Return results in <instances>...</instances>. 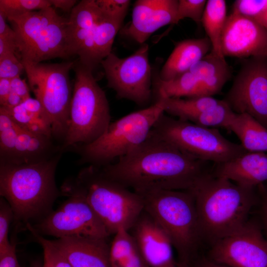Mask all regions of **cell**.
I'll return each instance as SVG.
<instances>
[{
    "instance_id": "cell-1",
    "label": "cell",
    "mask_w": 267,
    "mask_h": 267,
    "mask_svg": "<svg viewBox=\"0 0 267 267\" xmlns=\"http://www.w3.org/2000/svg\"><path fill=\"white\" fill-rule=\"evenodd\" d=\"M208 162L183 152L151 131L138 146L101 168L108 177L140 194L156 190H191L210 174Z\"/></svg>"
},
{
    "instance_id": "cell-2",
    "label": "cell",
    "mask_w": 267,
    "mask_h": 267,
    "mask_svg": "<svg viewBox=\"0 0 267 267\" xmlns=\"http://www.w3.org/2000/svg\"><path fill=\"white\" fill-rule=\"evenodd\" d=\"M201 238L212 244L233 235L247 224L254 205L253 190L210 174L191 190Z\"/></svg>"
},
{
    "instance_id": "cell-3",
    "label": "cell",
    "mask_w": 267,
    "mask_h": 267,
    "mask_svg": "<svg viewBox=\"0 0 267 267\" xmlns=\"http://www.w3.org/2000/svg\"><path fill=\"white\" fill-rule=\"evenodd\" d=\"M61 193L84 199L110 235L123 229L129 230L144 211L140 195L108 177L101 168L92 165L66 180Z\"/></svg>"
},
{
    "instance_id": "cell-4",
    "label": "cell",
    "mask_w": 267,
    "mask_h": 267,
    "mask_svg": "<svg viewBox=\"0 0 267 267\" xmlns=\"http://www.w3.org/2000/svg\"><path fill=\"white\" fill-rule=\"evenodd\" d=\"M62 153L38 163H0V194L10 205L15 220L27 223L51 211L60 193L55 174Z\"/></svg>"
},
{
    "instance_id": "cell-5",
    "label": "cell",
    "mask_w": 267,
    "mask_h": 267,
    "mask_svg": "<svg viewBox=\"0 0 267 267\" xmlns=\"http://www.w3.org/2000/svg\"><path fill=\"white\" fill-rule=\"evenodd\" d=\"M139 194L144 210L168 235L181 262L188 264L202 239L192 191L156 190Z\"/></svg>"
},
{
    "instance_id": "cell-6",
    "label": "cell",
    "mask_w": 267,
    "mask_h": 267,
    "mask_svg": "<svg viewBox=\"0 0 267 267\" xmlns=\"http://www.w3.org/2000/svg\"><path fill=\"white\" fill-rule=\"evenodd\" d=\"M75 80L68 132L62 149L90 143L98 138L111 123L106 94L93 75V70L78 59L73 67Z\"/></svg>"
},
{
    "instance_id": "cell-7",
    "label": "cell",
    "mask_w": 267,
    "mask_h": 267,
    "mask_svg": "<svg viewBox=\"0 0 267 267\" xmlns=\"http://www.w3.org/2000/svg\"><path fill=\"white\" fill-rule=\"evenodd\" d=\"M164 113V102L158 99L147 107L111 122L93 142L74 146L78 149L81 162L99 168L113 163L142 143Z\"/></svg>"
},
{
    "instance_id": "cell-8",
    "label": "cell",
    "mask_w": 267,
    "mask_h": 267,
    "mask_svg": "<svg viewBox=\"0 0 267 267\" xmlns=\"http://www.w3.org/2000/svg\"><path fill=\"white\" fill-rule=\"evenodd\" d=\"M17 36V55L33 63L55 58L70 57L68 18L50 6L9 18Z\"/></svg>"
},
{
    "instance_id": "cell-9",
    "label": "cell",
    "mask_w": 267,
    "mask_h": 267,
    "mask_svg": "<svg viewBox=\"0 0 267 267\" xmlns=\"http://www.w3.org/2000/svg\"><path fill=\"white\" fill-rule=\"evenodd\" d=\"M151 132L195 159L216 164L247 152L241 144L228 140L215 128L201 126L165 113L156 121Z\"/></svg>"
},
{
    "instance_id": "cell-10",
    "label": "cell",
    "mask_w": 267,
    "mask_h": 267,
    "mask_svg": "<svg viewBox=\"0 0 267 267\" xmlns=\"http://www.w3.org/2000/svg\"><path fill=\"white\" fill-rule=\"evenodd\" d=\"M21 61L29 88L41 103L50 120L53 138L63 143L69 123L73 92L70 71L73 69L74 61L59 63Z\"/></svg>"
},
{
    "instance_id": "cell-11",
    "label": "cell",
    "mask_w": 267,
    "mask_h": 267,
    "mask_svg": "<svg viewBox=\"0 0 267 267\" xmlns=\"http://www.w3.org/2000/svg\"><path fill=\"white\" fill-rule=\"evenodd\" d=\"M149 46L143 44L132 55L120 58L111 52L103 60L107 86L118 97L144 106L153 97L151 68L148 58Z\"/></svg>"
},
{
    "instance_id": "cell-12",
    "label": "cell",
    "mask_w": 267,
    "mask_h": 267,
    "mask_svg": "<svg viewBox=\"0 0 267 267\" xmlns=\"http://www.w3.org/2000/svg\"><path fill=\"white\" fill-rule=\"evenodd\" d=\"M68 198L55 210L51 211L33 226L41 235L63 237L107 238L106 227L82 197L76 195Z\"/></svg>"
},
{
    "instance_id": "cell-13",
    "label": "cell",
    "mask_w": 267,
    "mask_h": 267,
    "mask_svg": "<svg viewBox=\"0 0 267 267\" xmlns=\"http://www.w3.org/2000/svg\"><path fill=\"white\" fill-rule=\"evenodd\" d=\"M224 100L267 129V58L251 57L242 66Z\"/></svg>"
},
{
    "instance_id": "cell-14",
    "label": "cell",
    "mask_w": 267,
    "mask_h": 267,
    "mask_svg": "<svg viewBox=\"0 0 267 267\" xmlns=\"http://www.w3.org/2000/svg\"><path fill=\"white\" fill-rule=\"evenodd\" d=\"M210 256L212 261L229 267H267V240L257 225L248 222L213 244Z\"/></svg>"
},
{
    "instance_id": "cell-15",
    "label": "cell",
    "mask_w": 267,
    "mask_h": 267,
    "mask_svg": "<svg viewBox=\"0 0 267 267\" xmlns=\"http://www.w3.org/2000/svg\"><path fill=\"white\" fill-rule=\"evenodd\" d=\"M224 57L267 58V29L256 21L232 12L221 39Z\"/></svg>"
},
{
    "instance_id": "cell-16",
    "label": "cell",
    "mask_w": 267,
    "mask_h": 267,
    "mask_svg": "<svg viewBox=\"0 0 267 267\" xmlns=\"http://www.w3.org/2000/svg\"><path fill=\"white\" fill-rule=\"evenodd\" d=\"M178 0H138L132 21L122 33L143 44L154 32L169 24H177Z\"/></svg>"
},
{
    "instance_id": "cell-17",
    "label": "cell",
    "mask_w": 267,
    "mask_h": 267,
    "mask_svg": "<svg viewBox=\"0 0 267 267\" xmlns=\"http://www.w3.org/2000/svg\"><path fill=\"white\" fill-rule=\"evenodd\" d=\"M129 231L147 266L167 267L175 263L169 237L144 210Z\"/></svg>"
},
{
    "instance_id": "cell-18",
    "label": "cell",
    "mask_w": 267,
    "mask_h": 267,
    "mask_svg": "<svg viewBox=\"0 0 267 267\" xmlns=\"http://www.w3.org/2000/svg\"><path fill=\"white\" fill-rule=\"evenodd\" d=\"M107 239L63 237L52 241L72 267H111Z\"/></svg>"
},
{
    "instance_id": "cell-19",
    "label": "cell",
    "mask_w": 267,
    "mask_h": 267,
    "mask_svg": "<svg viewBox=\"0 0 267 267\" xmlns=\"http://www.w3.org/2000/svg\"><path fill=\"white\" fill-rule=\"evenodd\" d=\"M213 176L227 179L248 189L267 180V153L246 152L217 164Z\"/></svg>"
},
{
    "instance_id": "cell-20",
    "label": "cell",
    "mask_w": 267,
    "mask_h": 267,
    "mask_svg": "<svg viewBox=\"0 0 267 267\" xmlns=\"http://www.w3.org/2000/svg\"><path fill=\"white\" fill-rule=\"evenodd\" d=\"M104 12L105 16L92 28L77 54L78 60L92 70L112 52L115 38L124 22Z\"/></svg>"
},
{
    "instance_id": "cell-21",
    "label": "cell",
    "mask_w": 267,
    "mask_h": 267,
    "mask_svg": "<svg viewBox=\"0 0 267 267\" xmlns=\"http://www.w3.org/2000/svg\"><path fill=\"white\" fill-rule=\"evenodd\" d=\"M211 49V44L207 37L186 39L178 43L162 67L158 75L159 78L168 81L189 71Z\"/></svg>"
},
{
    "instance_id": "cell-22",
    "label": "cell",
    "mask_w": 267,
    "mask_h": 267,
    "mask_svg": "<svg viewBox=\"0 0 267 267\" xmlns=\"http://www.w3.org/2000/svg\"><path fill=\"white\" fill-rule=\"evenodd\" d=\"M105 16L97 0H83L71 11L67 27L68 43L76 54L94 26Z\"/></svg>"
},
{
    "instance_id": "cell-23",
    "label": "cell",
    "mask_w": 267,
    "mask_h": 267,
    "mask_svg": "<svg viewBox=\"0 0 267 267\" xmlns=\"http://www.w3.org/2000/svg\"><path fill=\"white\" fill-rule=\"evenodd\" d=\"M53 138L34 134L23 129L18 134L13 154L7 163L22 164L38 163L49 159L63 152L55 145Z\"/></svg>"
},
{
    "instance_id": "cell-24",
    "label": "cell",
    "mask_w": 267,
    "mask_h": 267,
    "mask_svg": "<svg viewBox=\"0 0 267 267\" xmlns=\"http://www.w3.org/2000/svg\"><path fill=\"white\" fill-rule=\"evenodd\" d=\"M189 71L201 82L202 96H212L220 92L231 75L225 57L211 51L196 63Z\"/></svg>"
},
{
    "instance_id": "cell-25",
    "label": "cell",
    "mask_w": 267,
    "mask_h": 267,
    "mask_svg": "<svg viewBox=\"0 0 267 267\" xmlns=\"http://www.w3.org/2000/svg\"><path fill=\"white\" fill-rule=\"evenodd\" d=\"M248 152L267 153V129L250 115L236 113L228 129Z\"/></svg>"
},
{
    "instance_id": "cell-26",
    "label": "cell",
    "mask_w": 267,
    "mask_h": 267,
    "mask_svg": "<svg viewBox=\"0 0 267 267\" xmlns=\"http://www.w3.org/2000/svg\"><path fill=\"white\" fill-rule=\"evenodd\" d=\"M114 235L110 247L111 267H145L146 265L130 231L123 229Z\"/></svg>"
},
{
    "instance_id": "cell-27",
    "label": "cell",
    "mask_w": 267,
    "mask_h": 267,
    "mask_svg": "<svg viewBox=\"0 0 267 267\" xmlns=\"http://www.w3.org/2000/svg\"><path fill=\"white\" fill-rule=\"evenodd\" d=\"M227 17L225 0L207 1L201 23L211 42V51L222 57H225L222 51L221 39Z\"/></svg>"
},
{
    "instance_id": "cell-28",
    "label": "cell",
    "mask_w": 267,
    "mask_h": 267,
    "mask_svg": "<svg viewBox=\"0 0 267 267\" xmlns=\"http://www.w3.org/2000/svg\"><path fill=\"white\" fill-rule=\"evenodd\" d=\"M165 106V112L171 116L184 120L210 109L217 105L221 100L212 96L191 98H159Z\"/></svg>"
},
{
    "instance_id": "cell-29",
    "label": "cell",
    "mask_w": 267,
    "mask_h": 267,
    "mask_svg": "<svg viewBox=\"0 0 267 267\" xmlns=\"http://www.w3.org/2000/svg\"><path fill=\"white\" fill-rule=\"evenodd\" d=\"M236 113L224 100L214 107L191 118L188 121L205 127L223 128L228 130Z\"/></svg>"
},
{
    "instance_id": "cell-30",
    "label": "cell",
    "mask_w": 267,
    "mask_h": 267,
    "mask_svg": "<svg viewBox=\"0 0 267 267\" xmlns=\"http://www.w3.org/2000/svg\"><path fill=\"white\" fill-rule=\"evenodd\" d=\"M22 129L8 111L0 107V163H7L15 148L17 136Z\"/></svg>"
},
{
    "instance_id": "cell-31",
    "label": "cell",
    "mask_w": 267,
    "mask_h": 267,
    "mask_svg": "<svg viewBox=\"0 0 267 267\" xmlns=\"http://www.w3.org/2000/svg\"><path fill=\"white\" fill-rule=\"evenodd\" d=\"M5 109L23 130L53 138L50 123L29 112L21 104L11 109Z\"/></svg>"
},
{
    "instance_id": "cell-32",
    "label": "cell",
    "mask_w": 267,
    "mask_h": 267,
    "mask_svg": "<svg viewBox=\"0 0 267 267\" xmlns=\"http://www.w3.org/2000/svg\"><path fill=\"white\" fill-rule=\"evenodd\" d=\"M26 227L43 249V267H72L52 240L45 238L37 232L30 222L26 223Z\"/></svg>"
},
{
    "instance_id": "cell-33",
    "label": "cell",
    "mask_w": 267,
    "mask_h": 267,
    "mask_svg": "<svg viewBox=\"0 0 267 267\" xmlns=\"http://www.w3.org/2000/svg\"><path fill=\"white\" fill-rule=\"evenodd\" d=\"M50 6L49 0H0V13L7 19Z\"/></svg>"
},
{
    "instance_id": "cell-34",
    "label": "cell",
    "mask_w": 267,
    "mask_h": 267,
    "mask_svg": "<svg viewBox=\"0 0 267 267\" xmlns=\"http://www.w3.org/2000/svg\"><path fill=\"white\" fill-rule=\"evenodd\" d=\"M232 12L254 20L263 26L267 14V0H237Z\"/></svg>"
},
{
    "instance_id": "cell-35",
    "label": "cell",
    "mask_w": 267,
    "mask_h": 267,
    "mask_svg": "<svg viewBox=\"0 0 267 267\" xmlns=\"http://www.w3.org/2000/svg\"><path fill=\"white\" fill-rule=\"evenodd\" d=\"M207 1L178 0L177 12V23L182 19L188 18L198 24L201 23Z\"/></svg>"
},
{
    "instance_id": "cell-36",
    "label": "cell",
    "mask_w": 267,
    "mask_h": 267,
    "mask_svg": "<svg viewBox=\"0 0 267 267\" xmlns=\"http://www.w3.org/2000/svg\"><path fill=\"white\" fill-rule=\"evenodd\" d=\"M14 219L13 210L7 201L1 197L0 200V252L12 245L8 238L10 224Z\"/></svg>"
},
{
    "instance_id": "cell-37",
    "label": "cell",
    "mask_w": 267,
    "mask_h": 267,
    "mask_svg": "<svg viewBox=\"0 0 267 267\" xmlns=\"http://www.w3.org/2000/svg\"><path fill=\"white\" fill-rule=\"evenodd\" d=\"M24 71V64L16 53L0 57V79L11 80L20 76Z\"/></svg>"
},
{
    "instance_id": "cell-38",
    "label": "cell",
    "mask_w": 267,
    "mask_h": 267,
    "mask_svg": "<svg viewBox=\"0 0 267 267\" xmlns=\"http://www.w3.org/2000/svg\"><path fill=\"white\" fill-rule=\"evenodd\" d=\"M97 1L106 13L123 21L131 3L129 0H97Z\"/></svg>"
},
{
    "instance_id": "cell-39",
    "label": "cell",
    "mask_w": 267,
    "mask_h": 267,
    "mask_svg": "<svg viewBox=\"0 0 267 267\" xmlns=\"http://www.w3.org/2000/svg\"><path fill=\"white\" fill-rule=\"evenodd\" d=\"M0 267H21L16 255L15 242H12L8 249L0 252Z\"/></svg>"
},
{
    "instance_id": "cell-40",
    "label": "cell",
    "mask_w": 267,
    "mask_h": 267,
    "mask_svg": "<svg viewBox=\"0 0 267 267\" xmlns=\"http://www.w3.org/2000/svg\"><path fill=\"white\" fill-rule=\"evenodd\" d=\"M21 104L29 112L50 123L41 103L36 98L30 97L23 100Z\"/></svg>"
},
{
    "instance_id": "cell-41",
    "label": "cell",
    "mask_w": 267,
    "mask_h": 267,
    "mask_svg": "<svg viewBox=\"0 0 267 267\" xmlns=\"http://www.w3.org/2000/svg\"><path fill=\"white\" fill-rule=\"evenodd\" d=\"M10 80L12 92L18 95L23 100L31 97L30 89L26 83L25 79H21L19 76Z\"/></svg>"
},
{
    "instance_id": "cell-42",
    "label": "cell",
    "mask_w": 267,
    "mask_h": 267,
    "mask_svg": "<svg viewBox=\"0 0 267 267\" xmlns=\"http://www.w3.org/2000/svg\"><path fill=\"white\" fill-rule=\"evenodd\" d=\"M0 39L17 44V36L15 32L7 24L6 18L1 13H0Z\"/></svg>"
},
{
    "instance_id": "cell-43",
    "label": "cell",
    "mask_w": 267,
    "mask_h": 267,
    "mask_svg": "<svg viewBox=\"0 0 267 267\" xmlns=\"http://www.w3.org/2000/svg\"><path fill=\"white\" fill-rule=\"evenodd\" d=\"M11 92V80L0 79V104L3 105Z\"/></svg>"
},
{
    "instance_id": "cell-44",
    "label": "cell",
    "mask_w": 267,
    "mask_h": 267,
    "mask_svg": "<svg viewBox=\"0 0 267 267\" xmlns=\"http://www.w3.org/2000/svg\"><path fill=\"white\" fill-rule=\"evenodd\" d=\"M9 53H16L17 55V44L0 39V57Z\"/></svg>"
},
{
    "instance_id": "cell-45",
    "label": "cell",
    "mask_w": 267,
    "mask_h": 267,
    "mask_svg": "<svg viewBox=\"0 0 267 267\" xmlns=\"http://www.w3.org/2000/svg\"><path fill=\"white\" fill-rule=\"evenodd\" d=\"M51 6L60 8L65 11L72 10L75 6L77 0H49Z\"/></svg>"
},
{
    "instance_id": "cell-46",
    "label": "cell",
    "mask_w": 267,
    "mask_h": 267,
    "mask_svg": "<svg viewBox=\"0 0 267 267\" xmlns=\"http://www.w3.org/2000/svg\"><path fill=\"white\" fill-rule=\"evenodd\" d=\"M23 100L17 94L11 92L4 104L2 106L6 109H11L21 104Z\"/></svg>"
},
{
    "instance_id": "cell-47",
    "label": "cell",
    "mask_w": 267,
    "mask_h": 267,
    "mask_svg": "<svg viewBox=\"0 0 267 267\" xmlns=\"http://www.w3.org/2000/svg\"><path fill=\"white\" fill-rule=\"evenodd\" d=\"M194 267H229L225 265L216 263L210 259H202L198 261Z\"/></svg>"
},
{
    "instance_id": "cell-48",
    "label": "cell",
    "mask_w": 267,
    "mask_h": 267,
    "mask_svg": "<svg viewBox=\"0 0 267 267\" xmlns=\"http://www.w3.org/2000/svg\"><path fill=\"white\" fill-rule=\"evenodd\" d=\"M263 198L262 202V217L264 224L267 230V192L263 191Z\"/></svg>"
},
{
    "instance_id": "cell-49",
    "label": "cell",
    "mask_w": 267,
    "mask_h": 267,
    "mask_svg": "<svg viewBox=\"0 0 267 267\" xmlns=\"http://www.w3.org/2000/svg\"><path fill=\"white\" fill-rule=\"evenodd\" d=\"M30 267H43V264L39 261H35L33 262Z\"/></svg>"
},
{
    "instance_id": "cell-50",
    "label": "cell",
    "mask_w": 267,
    "mask_h": 267,
    "mask_svg": "<svg viewBox=\"0 0 267 267\" xmlns=\"http://www.w3.org/2000/svg\"><path fill=\"white\" fill-rule=\"evenodd\" d=\"M178 265L179 267H191L188 264L181 262Z\"/></svg>"
},
{
    "instance_id": "cell-51",
    "label": "cell",
    "mask_w": 267,
    "mask_h": 267,
    "mask_svg": "<svg viewBox=\"0 0 267 267\" xmlns=\"http://www.w3.org/2000/svg\"><path fill=\"white\" fill-rule=\"evenodd\" d=\"M167 267H179L178 266V264H177L176 263H174Z\"/></svg>"
},
{
    "instance_id": "cell-52",
    "label": "cell",
    "mask_w": 267,
    "mask_h": 267,
    "mask_svg": "<svg viewBox=\"0 0 267 267\" xmlns=\"http://www.w3.org/2000/svg\"><path fill=\"white\" fill-rule=\"evenodd\" d=\"M145 267H148V266H147V265H146V266H145Z\"/></svg>"
},
{
    "instance_id": "cell-53",
    "label": "cell",
    "mask_w": 267,
    "mask_h": 267,
    "mask_svg": "<svg viewBox=\"0 0 267 267\" xmlns=\"http://www.w3.org/2000/svg\"></svg>"
}]
</instances>
